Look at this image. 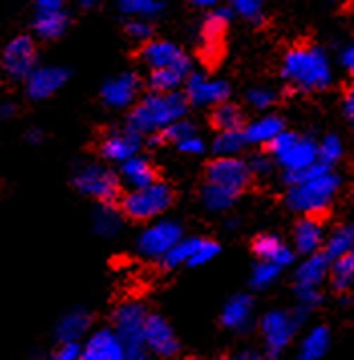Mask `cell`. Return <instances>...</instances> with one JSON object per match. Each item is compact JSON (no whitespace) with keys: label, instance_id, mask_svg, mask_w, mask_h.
I'll return each instance as SVG.
<instances>
[{"label":"cell","instance_id":"cell-54","mask_svg":"<svg viewBox=\"0 0 354 360\" xmlns=\"http://www.w3.org/2000/svg\"><path fill=\"white\" fill-rule=\"evenodd\" d=\"M198 360H219V359H198Z\"/></svg>","mask_w":354,"mask_h":360},{"label":"cell","instance_id":"cell-43","mask_svg":"<svg viewBox=\"0 0 354 360\" xmlns=\"http://www.w3.org/2000/svg\"><path fill=\"white\" fill-rule=\"evenodd\" d=\"M126 33L136 39V41H144V45L152 37V25L150 20H142V18H129L126 22Z\"/></svg>","mask_w":354,"mask_h":360},{"label":"cell","instance_id":"cell-12","mask_svg":"<svg viewBox=\"0 0 354 360\" xmlns=\"http://www.w3.org/2000/svg\"><path fill=\"white\" fill-rule=\"evenodd\" d=\"M142 63L150 67V71L175 69L184 75H191V57L170 41H148L142 47Z\"/></svg>","mask_w":354,"mask_h":360},{"label":"cell","instance_id":"cell-22","mask_svg":"<svg viewBox=\"0 0 354 360\" xmlns=\"http://www.w3.org/2000/svg\"><path fill=\"white\" fill-rule=\"evenodd\" d=\"M253 253L259 257V262L274 263L279 269L288 267L293 263V251L290 245H286L277 235H259L253 241Z\"/></svg>","mask_w":354,"mask_h":360},{"label":"cell","instance_id":"cell-28","mask_svg":"<svg viewBox=\"0 0 354 360\" xmlns=\"http://www.w3.org/2000/svg\"><path fill=\"white\" fill-rule=\"evenodd\" d=\"M330 330L326 326H314L308 330L298 348V360H322L330 350Z\"/></svg>","mask_w":354,"mask_h":360},{"label":"cell","instance_id":"cell-25","mask_svg":"<svg viewBox=\"0 0 354 360\" xmlns=\"http://www.w3.org/2000/svg\"><path fill=\"white\" fill-rule=\"evenodd\" d=\"M120 179L124 180L132 191H140V188H146V186L158 182L152 162L140 154L120 166Z\"/></svg>","mask_w":354,"mask_h":360},{"label":"cell","instance_id":"cell-16","mask_svg":"<svg viewBox=\"0 0 354 360\" xmlns=\"http://www.w3.org/2000/svg\"><path fill=\"white\" fill-rule=\"evenodd\" d=\"M144 344L148 352L158 359H172L177 356L178 348H180L175 330L158 314H150L146 320Z\"/></svg>","mask_w":354,"mask_h":360},{"label":"cell","instance_id":"cell-3","mask_svg":"<svg viewBox=\"0 0 354 360\" xmlns=\"http://www.w3.org/2000/svg\"><path fill=\"white\" fill-rule=\"evenodd\" d=\"M340 191V176L332 170H324L318 176L308 179L288 188V207L304 217L322 214Z\"/></svg>","mask_w":354,"mask_h":360},{"label":"cell","instance_id":"cell-33","mask_svg":"<svg viewBox=\"0 0 354 360\" xmlns=\"http://www.w3.org/2000/svg\"><path fill=\"white\" fill-rule=\"evenodd\" d=\"M122 229V213L112 205H101L94 213V231L99 237H115Z\"/></svg>","mask_w":354,"mask_h":360},{"label":"cell","instance_id":"cell-20","mask_svg":"<svg viewBox=\"0 0 354 360\" xmlns=\"http://www.w3.org/2000/svg\"><path fill=\"white\" fill-rule=\"evenodd\" d=\"M326 229L324 223L318 217H304L296 223L293 233H291V241H293V249L298 253H302L304 257L316 255L320 253V249L326 245Z\"/></svg>","mask_w":354,"mask_h":360},{"label":"cell","instance_id":"cell-40","mask_svg":"<svg viewBox=\"0 0 354 360\" xmlns=\"http://www.w3.org/2000/svg\"><path fill=\"white\" fill-rule=\"evenodd\" d=\"M279 267L274 265V263H265L259 262L253 271H251V285L255 290H267L270 285H274V281L279 278Z\"/></svg>","mask_w":354,"mask_h":360},{"label":"cell","instance_id":"cell-53","mask_svg":"<svg viewBox=\"0 0 354 360\" xmlns=\"http://www.w3.org/2000/svg\"><path fill=\"white\" fill-rule=\"evenodd\" d=\"M96 2H89V0H85V2H81V6H94Z\"/></svg>","mask_w":354,"mask_h":360},{"label":"cell","instance_id":"cell-11","mask_svg":"<svg viewBox=\"0 0 354 360\" xmlns=\"http://www.w3.org/2000/svg\"><path fill=\"white\" fill-rule=\"evenodd\" d=\"M2 69L11 79H29V75L37 69V47L29 34H18L4 47Z\"/></svg>","mask_w":354,"mask_h":360},{"label":"cell","instance_id":"cell-15","mask_svg":"<svg viewBox=\"0 0 354 360\" xmlns=\"http://www.w3.org/2000/svg\"><path fill=\"white\" fill-rule=\"evenodd\" d=\"M69 15L65 11L61 0H39L34 4V18H32V29L41 39H59L67 31Z\"/></svg>","mask_w":354,"mask_h":360},{"label":"cell","instance_id":"cell-21","mask_svg":"<svg viewBox=\"0 0 354 360\" xmlns=\"http://www.w3.org/2000/svg\"><path fill=\"white\" fill-rule=\"evenodd\" d=\"M69 79V71L63 67H37L27 79V96L31 99H47L57 94Z\"/></svg>","mask_w":354,"mask_h":360},{"label":"cell","instance_id":"cell-8","mask_svg":"<svg viewBox=\"0 0 354 360\" xmlns=\"http://www.w3.org/2000/svg\"><path fill=\"white\" fill-rule=\"evenodd\" d=\"M148 311L144 304L140 302H124L113 311V330L122 338L126 350H138L146 348L144 344V328L148 320Z\"/></svg>","mask_w":354,"mask_h":360},{"label":"cell","instance_id":"cell-41","mask_svg":"<svg viewBox=\"0 0 354 360\" xmlns=\"http://www.w3.org/2000/svg\"><path fill=\"white\" fill-rule=\"evenodd\" d=\"M162 136H164L166 142H172V144H177L178 146V144L191 140L194 136H198V131H196V126H194L193 122H189V120L184 117V120H180L177 124H172Z\"/></svg>","mask_w":354,"mask_h":360},{"label":"cell","instance_id":"cell-27","mask_svg":"<svg viewBox=\"0 0 354 360\" xmlns=\"http://www.w3.org/2000/svg\"><path fill=\"white\" fill-rule=\"evenodd\" d=\"M251 314H253V300L245 294L233 295L221 311V322L229 330H245L251 322Z\"/></svg>","mask_w":354,"mask_h":360},{"label":"cell","instance_id":"cell-52","mask_svg":"<svg viewBox=\"0 0 354 360\" xmlns=\"http://www.w3.org/2000/svg\"><path fill=\"white\" fill-rule=\"evenodd\" d=\"M193 6H205V8H215V0H193Z\"/></svg>","mask_w":354,"mask_h":360},{"label":"cell","instance_id":"cell-45","mask_svg":"<svg viewBox=\"0 0 354 360\" xmlns=\"http://www.w3.org/2000/svg\"><path fill=\"white\" fill-rule=\"evenodd\" d=\"M81 350L80 344H61L49 360H81Z\"/></svg>","mask_w":354,"mask_h":360},{"label":"cell","instance_id":"cell-49","mask_svg":"<svg viewBox=\"0 0 354 360\" xmlns=\"http://www.w3.org/2000/svg\"><path fill=\"white\" fill-rule=\"evenodd\" d=\"M15 103L13 101H8V99H0V122H4V120H8L11 115L15 114Z\"/></svg>","mask_w":354,"mask_h":360},{"label":"cell","instance_id":"cell-13","mask_svg":"<svg viewBox=\"0 0 354 360\" xmlns=\"http://www.w3.org/2000/svg\"><path fill=\"white\" fill-rule=\"evenodd\" d=\"M233 20L231 8H213L203 18L201 25V41H203V59L207 63H215L223 53V39L227 29Z\"/></svg>","mask_w":354,"mask_h":360},{"label":"cell","instance_id":"cell-31","mask_svg":"<svg viewBox=\"0 0 354 360\" xmlns=\"http://www.w3.org/2000/svg\"><path fill=\"white\" fill-rule=\"evenodd\" d=\"M213 126L219 131H241L243 128V112L239 105L227 101L213 110L210 115Z\"/></svg>","mask_w":354,"mask_h":360},{"label":"cell","instance_id":"cell-46","mask_svg":"<svg viewBox=\"0 0 354 360\" xmlns=\"http://www.w3.org/2000/svg\"><path fill=\"white\" fill-rule=\"evenodd\" d=\"M178 150L182 152V154H189V156H201V154H205V140L201 138V136H194L191 140H187V142H182V144H178Z\"/></svg>","mask_w":354,"mask_h":360},{"label":"cell","instance_id":"cell-23","mask_svg":"<svg viewBox=\"0 0 354 360\" xmlns=\"http://www.w3.org/2000/svg\"><path fill=\"white\" fill-rule=\"evenodd\" d=\"M330 265H332V262L324 253L310 255L296 267V285L320 290V285L330 276Z\"/></svg>","mask_w":354,"mask_h":360},{"label":"cell","instance_id":"cell-14","mask_svg":"<svg viewBox=\"0 0 354 360\" xmlns=\"http://www.w3.org/2000/svg\"><path fill=\"white\" fill-rule=\"evenodd\" d=\"M187 99L194 108H207V105H221L227 103V98L231 94L229 83L221 79H209L203 73H191L184 83Z\"/></svg>","mask_w":354,"mask_h":360},{"label":"cell","instance_id":"cell-42","mask_svg":"<svg viewBox=\"0 0 354 360\" xmlns=\"http://www.w3.org/2000/svg\"><path fill=\"white\" fill-rule=\"evenodd\" d=\"M277 99L274 89L270 87H253L247 91V103L255 110H267L274 105V101Z\"/></svg>","mask_w":354,"mask_h":360},{"label":"cell","instance_id":"cell-10","mask_svg":"<svg viewBox=\"0 0 354 360\" xmlns=\"http://www.w3.org/2000/svg\"><path fill=\"white\" fill-rule=\"evenodd\" d=\"M253 179L249 162L241 158H215L207 166V182L221 186L233 195H241Z\"/></svg>","mask_w":354,"mask_h":360},{"label":"cell","instance_id":"cell-7","mask_svg":"<svg viewBox=\"0 0 354 360\" xmlns=\"http://www.w3.org/2000/svg\"><path fill=\"white\" fill-rule=\"evenodd\" d=\"M182 227L177 221L170 219H160L154 221L152 225H148L136 239V249L138 253L146 259H156L160 262L162 257L172 251V247H177L182 241Z\"/></svg>","mask_w":354,"mask_h":360},{"label":"cell","instance_id":"cell-37","mask_svg":"<svg viewBox=\"0 0 354 360\" xmlns=\"http://www.w3.org/2000/svg\"><path fill=\"white\" fill-rule=\"evenodd\" d=\"M118 8L132 18L150 20L152 17L160 15L164 11V4L156 2V0H122V2H118Z\"/></svg>","mask_w":354,"mask_h":360},{"label":"cell","instance_id":"cell-44","mask_svg":"<svg viewBox=\"0 0 354 360\" xmlns=\"http://www.w3.org/2000/svg\"><path fill=\"white\" fill-rule=\"evenodd\" d=\"M249 168H251V174L253 176H267L274 170V158L272 156H265V154H255L249 160Z\"/></svg>","mask_w":354,"mask_h":360},{"label":"cell","instance_id":"cell-2","mask_svg":"<svg viewBox=\"0 0 354 360\" xmlns=\"http://www.w3.org/2000/svg\"><path fill=\"white\" fill-rule=\"evenodd\" d=\"M282 77L300 91H324L334 73L326 51L314 45H298L284 55Z\"/></svg>","mask_w":354,"mask_h":360},{"label":"cell","instance_id":"cell-36","mask_svg":"<svg viewBox=\"0 0 354 360\" xmlns=\"http://www.w3.org/2000/svg\"><path fill=\"white\" fill-rule=\"evenodd\" d=\"M201 198H203V205L213 211V213H223L227 209L233 207V202L237 200V195L229 193L221 186H215V184H205L203 191H201Z\"/></svg>","mask_w":354,"mask_h":360},{"label":"cell","instance_id":"cell-38","mask_svg":"<svg viewBox=\"0 0 354 360\" xmlns=\"http://www.w3.org/2000/svg\"><path fill=\"white\" fill-rule=\"evenodd\" d=\"M231 11H233V15L241 17L243 20H247L251 25H261L265 20V11L259 0H235L231 4Z\"/></svg>","mask_w":354,"mask_h":360},{"label":"cell","instance_id":"cell-1","mask_svg":"<svg viewBox=\"0 0 354 360\" xmlns=\"http://www.w3.org/2000/svg\"><path fill=\"white\" fill-rule=\"evenodd\" d=\"M191 103L184 94H146L136 101L128 117V128L140 136L164 134L172 124L187 117Z\"/></svg>","mask_w":354,"mask_h":360},{"label":"cell","instance_id":"cell-39","mask_svg":"<svg viewBox=\"0 0 354 360\" xmlns=\"http://www.w3.org/2000/svg\"><path fill=\"white\" fill-rule=\"evenodd\" d=\"M318 152H320V164L332 168L342 158V154H344L342 140H340L339 136H334V134H328L326 138H322V142L318 144Z\"/></svg>","mask_w":354,"mask_h":360},{"label":"cell","instance_id":"cell-5","mask_svg":"<svg viewBox=\"0 0 354 360\" xmlns=\"http://www.w3.org/2000/svg\"><path fill=\"white\" fill-rule=\"evenodd\" d=\"M175 200V193L166 182H154L140 191H129L122 198V214H126L132 221H152L162 217Z\"/></svg>","mask_w":354,"mask_h":360},{"label":"cell","instance_id":"cell-34","mask_svg":"<svg viewBox=\"0 0 354 360\" xmlns=\"http://www.w3.org/2000/svg\"><path fill=\"white\" fill-rule=\"evenodd\" d=\"M247 146L245 134L241 131H219V136L213 142V152L217 158H237L243 148Z\"/></svg>","mask_w":354,"mask_h":360},{"label":"cell","instance_id":"cell-6","mask_svg":"<svg viewBox=\"0 0 354 360\" xmlns=\"http://www.w3.org/2000/svg\"><path fill=\"white\" fill-rule=\"evenodd\" d=\"M75 188L96 198L101 205H113V200L120 197V179L118 174L101 164H83L73 172Z\"/></svg>","mask_w":354,"mask_h":360},{"label":"cell","instance_id":"cell-19","mask_svg":"<svg viewBox=\"0 0 354 360\" xmlns=\"http://www.w3.org/2000/svg\"><path fill=\"white\" fill-rule=\"evenodd\" d=\"M138 94H140V77L134 71L110 77L101 85V99L108 108L113 110H124L134 105Z\"/></svg>","mask_w":354,"mask_h":360},{"label":"cell","instance_id":"cell-29","mask_svg":"<svg viewBox=\"0 0 354 360\" xmlns=\"http://www.w3.org/2000/svg\"><path fill=\"white\" fill-rule=\"evenodd\" d=\"M354 249V225H342L336 227L328 235L326 245H324V255L330 262H336L340 257L348 255Z\"/></svg>","mask_w":354,"mask_h":360},{"label":"cell","instance_id":"cell-26","mask_svg":"<svg viewBox=\"0 0 354 360\" xmlns=\"http://www.w3.org/2000/svg\"><path fill=\"white\" fill-rule=\"evenodd\" d=\"M91 326V316L85 310H71L61 316L57 322L55 334L61 344H80V340L85 336V332Z\"/></svg>","mask_w":354,"mask_h":360},{"label":"cell","instance_id":"cell-50","mask_svg":"<svg viewBox=\"0 0 354 360\" xmlns=\"http://www.w3.org/2000/svg\"><path fill=\"white\" fill-rule=\"evenodd\" d=\"M233 360H267L261 352L258 350H241V352H237L235 354V359Z\"/></svg>","mask_w":354,"mask_h":360},{"label":"cell","instance_id":"cell-18","mask_svg":"<svg viewBox=\"0 0 354 360\" xmlns=\"http://www.w3.org/2000/svg\"><path fill=\"white\" fill-rule=\"evenodd\" d=\"M81 360H128V350L115 330L101 328L87 338Z\"/></svg>","mask_w":354,"mask_h":360},{"label":"cell","instance_id":"cell-9","mask_svg":"<svg viewBox=\"0 0 354 360\" xmlns=\"http://www.w3.org/2000/svg\"><path fill=\"white\" fill-rule=\"evenodd\" d=\"M300 326V320L296 318L293 311L286 310H274L267 311L263 318H261V336H263V342L265 348L272 356L282 354L290 342L296 336V330Z\"/></svg>","mask_w":354,"mask_h":360},{"label":"cell","instance_id":"cell-24","mask_svg":"<svg viewBox=\"0 0 354 360\" xmlns=\"http://www.w3.org/2000/svg\"><path fill=\"white\" fill-rule=\"evenodd\" d=\"M284 131H286L284 122L277 115H261L243 128L247 144H255V146H270Z\"/></svg>","mask_w":354,"mask_h":360},{"label":"cell","instance_id":"cell-32","mask_svg":"<svg viewBox=\"0 0 354 360\" xmlns=\"http://www.w3.org/2000/svg\"><path fill=\"white\" fill-rule=\"evenodd\" d=\"M184 73L175 69H160V71H150L148 85L154 94H178V89L187 83Z\"/></svg>","mask_w":354,"mask_h":360},{"label":"cell","instance_id":"cell-35","mask_svg":"<svg viewBox=\"0 0 354 360\" xmlns=\"http://www.w3.org/2000/svg\"><path fill=\"white\" fill-rule=\"evenodd\" d=\"M330 278L336 292H346L354 283V249L330 265Z\"/></svg>","mask_w":354,"mask_h":360},{"label":"cell","instance_id":"cell-51","mask_svg":"<svg viewBox=\"0 0 354 360\" xmlns=\"http://www.w3.org/2000/svg\"><path fill=\"white\" fill-rule=\"evenodd\" d=\"M27 140H29L31 144H39V142L43 140V131L39 130V128H34V130H31L27 134Z\"/></svg>","mask_w":354,"mask_h":360},{"label":"cell","instance_id":"cell-47","mask_svg":"<svg viewBox=\"0 0 354 360\" xmlns=\"http://www.w3.org/2000/svg\"><path fill=\"white\" fill-rule=\"evenodd\" d=\"M342 112L346 115V120L354 126V83L346 89L344 99H342Z\"/></svg>","mask_w":354,"mask_h":360},{"label":"cell","instance_id":"cell-48","mask_svg":"<svg viewBox=\"0 0 354 360\" xmlns=\"http://www.w3.org/2000/svg\"><path fill=\"white\" fill-rule=\"evenodd\" d=\"M340 63H342V67L354 77V41L353 43H348V45L342 49V53H340Z\"/></svg>","mask_w":354,"mask_h":360},{"label":"cell","instance_id":"cell-4","mask_svg":"<svg viewBox=\"0 0 354 360\" xmlns=\"http://www.w3.org/2000/svg\"><path fill=\"white\" fill-rule=\"evenodd\" d=\"M270 154L284 168V174L302 172L320 164L318 142L312 136H300L296 131H284L270 144Z\"/></svg>","mask_w":354,"mask_h":360},{"label":"cell","instance_id":"cell-17","mask_svg":"<svg viewBox=\"0 0 354 360\" xmlns=\"http://www.w3.org/2000/svg\"><path fill=\"white\" fill-rule=\"evenodd\" d=\"M142 148V136L132 128H124V130L110 131L101 144H99V154L108 160V162H118L120 166L128 162L129 158L138 156Z\"/></svg>","mask_w":354,"mask_h":360},{"label":"cell","instance_id":"cell-30","mask_svg":"<svg viewBox=\"0 0 354 360\" xmlns=\"http://www.w3.org/2000/svg\"><path fill=\"white\" fill-rule=\"evenodd\" d=\"M203 237H184L177 247H172V251H168L160 259V265L164 269H177L182 265H193L194 255L198 251Z\"/></svg>","mask_w":354,"mask_h":360}]
</instances>
